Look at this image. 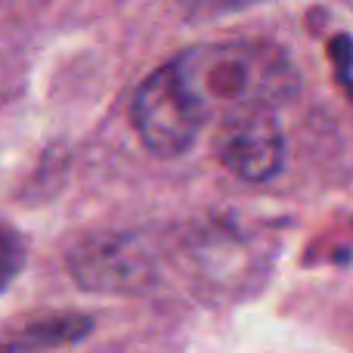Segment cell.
Instances as JSON below:
<instances>
[{"label": "cell", "mask_w": 353, "mask_h": 353, "mask_svg": "<svg viewBox=\"0 0 353 353\" xmlns=\"http://www.w3.org/2000/svg\"><path fill=\"white\" fill-rule=\"evenodd\" d=\"M130 118L149 152L159 159H176L199 140L208 112L192 97L174 62H165L137 87Z\"/></svg>", "instance_id": "7a4b0ae2"}, {"label": "cell", "mask_w": 353, "mask_h": 353, "mask_svg": "<svg viewBox=\"0 0 353 353\" xmlns=\"http://www.w3.org/2000/svg\"><path fill=\"white\" fill-rule=\"evenodd\" d=\"M217 161L242 180L267 183L282 171L285 140L273 112H236L226 115L214 134Z\"/></svg>", "instance_id": "3957f363"}, {"label": "cell", "mask_w": 353, "mask_h": 353, "mask_svg": "<svg viewBox=\"0 0 353 353\" xmlns=\"http://www.w3.org/2000/svg\"><path fill=\"white\" fill-rule=\"evenodd\" d=\"M25 267V242L12 226L0 223V292L12 285L19 273Z\"/></svg>", "instance_id": "8992f818"}, {"label": "cell", "mask_w": 353, "mask_h": 353, "mask_svg": "<svg viewBox=\"0 0 353 353\" xmlns=\"http://www.w3.org/2000/svg\"><path fill=\"white\" fill-rule=\"evenodd\" d=\"M338 78H341V84L347 87V72H350V65H347V37H338Z\"/></svg>", "instance_id": "52a82bcc"}, {"label": "cell", "mask_w": 353, "mask_h": 353, "mask_svg": "<svg viewBox=\"0 0 353 353\" xmlns=\"http://www.w3.org/2000/svg\"><path fill=\"white\" fill-rule=\"evenodd\" d=\"M174 65L208 118L214 112H276L298 93V72L279 47L267 43H201L174 56Z\"/></svg>", "instance_id": "6da1fadb"}, {"label": "cell", "mask_w": 353, "mask_h": 353, "mask_svg": "<svg viewBox=\"0 0 353 353\" xmlns=\"http://www.w3.org/2000/svg\"><path fill=\"white\" fill-rule=\"evenodd\" d=\"M90 329L93 323L84 313H47L16 325L10 335L0 338V353H34L56 344H74L90 335Z\"/></svg>", "instance_id": "5b68a950"}, {"label": "cell", "mask_w": 353, "mask_h": 353, "mask_svg": "<svg viewBox=\"0 0 353 353\" xmlns=\"http://www.w3.org/2000/svg\"><path fill=\"white\" fill-rule=\"evenodd\" d=\"M68 267L74 282L93 292H140L149 279L146 248L128 236H99L78 245Z\"/></svg>", "instance_id": "277c9868"}]
</instances>
